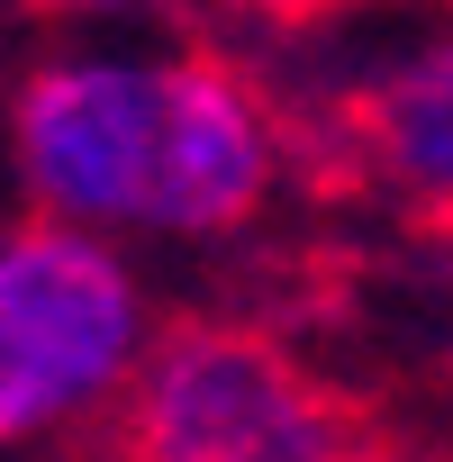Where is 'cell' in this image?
Returning <instances> with one entry per match:
<instances>
[{"mask_svg":"<svg viewBox=\"0 0 453 462\" xmlns=\"http://www.w3.org/2000/svg\"><path fill=\"white\" fill-rule=\"evenodd\" d=\"M145 363L136 273L82 226H0V444L100 417Z\"/></svg>","mask_w":453,"mask_h":462,"instance_id":"3957f363","label":"cell"},{"mask_svg":"<svg viewBox=\"0 0 453 462\" xmlns=\"http://www.w3.org/2000/svg\"><path fill=\"white\" fill-rule=\"evenodd\" d=\"M291 118L273 91L199 46L172 55H64L10 91V172L82 236H236L291 172Z\"/></svg>","mask_w":453,"mask_h":462,"instance_id":"6da1fadb","label":"cell"},{"mask_svg":"<svg viewBox=\"0 0 453 462\" xmlns=\"http://www.w3.org/2000/svg\"><path fill=\"white\" fill-rule=\"evenodd\" d=\"M19 10H46V19H118V10H145V0H19Z\"/></svg>","mask_w":453,"mask_h":462,"instance_id":"8992f818","label":"cell"},{"mask_svg":"<svg viewBox=\"0 0 453 462\" xmlns=\"http://www.w3.org/2000/svg\"><path fill=\"white\" fill-rule=\"evenodd\" d=\"M236 19H254V28H336V19H363V10H381V0H226Z\"/></svg>","mask_w":453,"mask_h":462,"instance_id":"5b68a950","label":"cell"},{"mask_svg":"<svg viewBox=\"0 0 453 462\" xmlns=\"http://www.w3.org/2000/svg\"><path fill=\"white\" fill-rule=\"evenodd\" d=\"M336 154L417 217L453 226V46H426L372 91H354L336 109Z\"/></svg>","mask_w":453,"mask_h":462,"instance_id":"277c9868","label":"cell"},{"mask_svg":"<svg viewBox=\"0 0 453 462\" xmlns=\"http://www.w3.org/2000/svg\"><path fill=\"white\" fill-rule=\"evenodd\" d=\"M82 462H390V435L273 327L172 318Z\"/></svg>","mask_w":453,"mask_h":462,"instance_id":"7a4b0ae2","label":"cell"}]
</instances>
